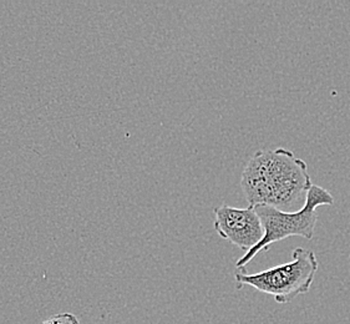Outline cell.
Instances as JSON below:
<instances>
[{"label": "cell", "mask_w": 350, "mask_h": 324, "mask_svg": "<svg viewBox=\"0 0 350 324\" xmlns=\"http://www.w3.org/2000/svg\"><path fill=\"white\" fill-rule=\"evenodd\" d=\"M333 204L334 198L329 191L313 183L307 195L306 204L299 211L284 212L269 206H254L265 228V237L257 246L239 258L236 267L239 269L245 268L259 252L267 251L268 247L275 242L287 240L293 236L312 240L318 221L317 208L319 206H332Z\"/></svg>", "instance_id": "2"}, {"label": "cell", "mask_w": 350, "mask_h": 324, "mask_svg": "<svg viewBox=\"0 0 350 324\" xmlns=\"http://www.w3.org/2000/svg\"><path fill=\"white\" fill-rule=\"evenodd\" d=\"M313 186L307 162L291 150H259L242 172L241 187L251 206L299 211Z\"/></svg>", "instance_id": "1"}, {"label": "cell", "mask_w": 350, "mask_h": 324, "mask_svg": "<svg viewBox=\"0 0 350 324\" xmlns=\"http://www.w3.org/2000/svg\"><path fill=\"white\" fill-rule=\"evenodd\" d=\"M42 324H80V321L72 313H59L48 318Z\"/></svg>", "instance_id": "5"}, {"label": "cell", "mask_w": 350, "mask_h": 324, "mask_svg": "<svg viewBox=\"0 0 350 324\" xmlns=\"http://www.w3.org/2000/svg\"><path fill=\"white\" fill-rule=\"evenodd\" d=\"M215 230L219 237L248 252L265 237V228L254 206L236 208L222 204L213 210Z\"/></svg>", "instance_id": "4"}, {"label": "cell", "mask_w": 350, "mask_h": 324, "mask_svg": "<svg viewBox=\"0 0 350 324\" xmlns=\"http://www.w3.org/2000/svg\"><path fill=\"white\" fill-rule=\"evenodd\" d=\"M318 269L319 262L314 252L308 248L297 247L292 254V260L287 263L252 275L242 268L234 278L237 288L248 286L273 297L277 303L286 304L308 293Z\"/></svg>", "instance_id": "3"}]
</instances>
